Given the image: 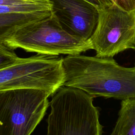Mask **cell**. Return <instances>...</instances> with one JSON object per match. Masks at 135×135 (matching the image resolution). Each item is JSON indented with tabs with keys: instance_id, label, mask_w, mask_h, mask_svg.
I'll return each mask as SVG.
<instances>
[{
	"instance_id": "obj_1",
	"label": "cell",
	"mask_w": 135,
	"mask_h": 135,
	"mask_svg": "<svg viewBox=\"0 0 135 135\" xmlns=\"http://www.w3.org/2000/svg\"><path fill=\"white\" fill-rule=\"evenodd\" d=\"M63 86L81 90L93 98H135V65L127 68L113 57L80 54L62 59Z\"/></svg>"
},
{
	"instance_id": "obj_2",
	"label": "cell",
	"mask_w": 135,
	"mask_h": 135,
	"mask_svg": "<svg viewBox=\"0 0 135 135\" xmlns=\"http://www.w3.org/2000/svg\"><path fill=\"white\" fill-rule=\"evenodd\" d=\"M63 86L53 95L49 103L47 135H102L94 98L81 90Z\"/></svg>"
},
{
	"instance_id": "obj_3",
	"label": "cell",
	"mask_w": 135,
	"mask_h": 135,
	"mask_svg": "<svg viewBox=\"0 0 135 135\" xmlns=\"http://www.w3.org/2000/svg\"><path fill=\"white\" fill-rule=\"evenodd\" d=\"M9 48L37 54L75 55L93 49L90 40L72 35L52 14L49 17L18 28L3 43Z\"/></svg>"
},
{
	"instance_id": "obj_4",
	"label": "cell",
	"mask_w": 135,
	"mask_h": 135,
	"mask_svg": "<svg viewBox=\"0 0 135 135\" xmlns=\"http://www.w3.org/2000/svg\"><path fill=\"white\" fill-rule=\"evenodd\" d=\"M50 95L35 88L0 91V135H30L44 116Z\"/></svg>"
},
{
	"instance_id": "obj_5",
	"label": "cell",
	"mask_w": 135,
	"mask_h": 135,
	"mask_svg": "<svg viewBox=\"0 0 135 135\" xmlns=\"http://www.w3.org/2000/svg\"><path fill=\"white\" fill-rule=\"evenodd\" d=\"M63 57L37 54L0 69V91L35 88L53 95L63 86Z\"/></svg>"
},
{
	"instance_id": "obj_6",
	"label": "cell",
	"mask_w": 135,
	"mask_h": 135,
	"mask_svg": "<svg viewBox=\"0 0 135 135\" xmlns=\"http://www.w3.org/2000/svg\"><path fill=\"white\" fill-rule=\"evenodd\" d=\"M98 57H113L135 45V11L112 4L99 9L95 30L90 38Z\"/></svg>"
},
{
	"instance_id": "obj_7",
	"label": "cell",
	"mask_w": 135,
	"mask_h": 135,
	"mask_svg": "<svg viewBox=\"0 0 135 135\" xmlns=\"http://www.w3.org/2000/svg\"><path fill=\"white\" fill-rule=\"evenodd\" d=\"M52 14L72 35L90 40L97 25L99 9L85 0H48Z\"/></svg>"
},
{
	"instance_id": "obj_8",
	"label": "cell",
	"mask_w": 135,
	"mask_h": 135,
	"mask_svg": "<svg viewBox=\"0 0 135 135\" xmlns=\"http://www.w3.org/2000/svg\"><path fill=\"white\" fill-rule=\"evenodd\" d=\"M51 11L33 13L0 14V43L18 28L49 17Z\"/></svg>"
},
{
	"instance_id": "obj_9",
	"label": "cell",
	"mask_w": 135,
	"mask_h": 135,
	"mask_svg": "<svg viewBox=\"0 0 135 135\" xmlns=\"http://www.w3.org/2000/svg\"><path fill=\"white\" fill-rule=\"evenodd\" d=\"M111 135H135V98L122 100Z\"/></svg>"
},
{
	"instance_id": "obj_10",
	"label": "cell",
	"mask_w": 135,
	"mask_h": 135,
	"mask_svg": "<svg viewBox=\"0 0 135 135\" xmlns=\"http://www.w3.org/2000/svg\"><path fill=\"white\" fill-rule=\"evenodd\" d=\"M14 50L0 43V69L11 65L20 59Z\"/></svg>"
},
{
	"instance_id": "obj_11",
	"label": "cell",
	"mask_w": 135,
	"mask_h": 135,
	"mask_svg": "<svg viewBox=\"0 0 135 135\" xmlns=\"http://www.w3.org/2000/svg\"><path fill=\"white\" fill-rule=\"evenodd\" d=\"M113 4L127 12L135 11V0H111Z\"/></svg>"
},
{
	"instance_id": "obj_12",
	"label": "cell",
	"mask_w": 135,
	"mask_h": 135,
	"mask_svg": "<svg viewBox=\"0 0 135 135\" xmlns=\"http://www.w3.org/2000/svg\"><path fill=\"white\" fill-rule=\"evenodd\" d=\"M94 5L98 9H102L113 4L111 0H85Z\"/></svg>"
},
{
	"instance_id": "obj_13",
	"label": "cell",
	"mask_w": 135,
	"mask_h": 135,
	"mask_svg": "<svg viewBox=\"0 0 135 135\" xmlns=\"http://www.w3.org/2000/svg\"><path fill=\"white\" fill-rule=\"evenodd\" d=\"M35 1H41V0H35Z\"/></svg>"
}]
</instances>
